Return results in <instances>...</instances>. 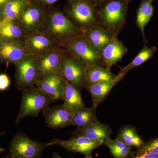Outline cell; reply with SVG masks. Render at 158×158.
<instances>
[{
  "label": "cell",
  "mask_w": 158,
  "mask_h": 158,
  "mask_svg": "<svg viewBox=\"0 0 158 158\" xmlns=\"http://www.w3.org/2000/svg\"><path fill=\"white\" fill-rule=\"evenodd\" d=\"M116 76L112 73L111 68L109 67L101 65L87 66L85 88L93 84L113 80Z\"/></svg>",
  "instance_id": "44dd1931"
},
{
  "label": "cell",
  "mask_w": 158,
  "mask_h": 158,
  "mask_svg": "<svg viewBox=\"0 0 158 158\" xmlns=\"http://www.w3.org/2000/svg\"><path fill=\"white\" fill-rule=\"evenodd\" d=\"M155 1V0H152L153 2V1Z\"/></svg>",
  "instance_id": "8d00e7d4"
},
{
  "label": "cell",
  "mask_w": 158,
  "mask_h": 158,
  "mask_svg": "<svg viewBox=\"0 0 158 158\" xmlns=\"http://www.w3.org/2000/svg\"><path fill=\"white\" fill-rule=\"evenodd\" d=\"M116 138L131 149L133 147L139 148L144 143L142 138L138 135L137 128L130 125L120 128L118 130Z\"/></svg>",
  "instance_id": "d4e9b609"
},
{
  "label": "cell",
  "mask_w": 158,
  "mask_h": 158,
  "mask_svg": "<svg viewBox=\"0 0 158 158\" xmlns=\"http://www.w3.org/2000/svg\"><path fill=\"white\" fill-rule=\"evenodd\" d=\"M35 2L46 6H52L59 0H33Z\"/></svg>",
  "instance_id": "1f68e13d"
},
{
  "label": "cell",
  "mask_w": 158,
  "mask_h": 158,
  "mask_svg": "<svg viewBox=\"0 0 158 158\" xmlns=\"http://www.w3.org/2000/svg\"><path fill=\"white\" fill-rule=\"evenodd\" d=\"M104 144L110 149L111 155L113 158H130L132 151L131 148L127 146L117 138L110 139L106 141Z\"/></svg>",
  "instance_id": "83f0119b"
},
{
  "label": "cell",
  "mask_w": 158,
  "mask_h": 158,
  "mask_svg": "<svg viewBox=\"0 0 158 158\" xmlns=\"http://www.w3.org/2000/svg\"><path fill=\"white\" fill-rule=\"evenodd\" d=\"M32 0H10L0 7V19L15 22Z\"/></svg>",
  "instance_id": "ffe728a7"
},
{
  "label": "cell",
  "mask_w": 158,
  "mask_h": 158,
  "mask_svg": "<svg viewBox=\"0 0 158 158\" xmlns=\"http://www.w3.org/2000/svg\"><path fill=\"white\" fill-rule=\"evenodd\" d=\"M48 147L47 143L33 141L23 133H17L12 138L6 158H39L44 149Z\"/></svg>",
  "instance_id": "5b68a950"
},
{
  "label": "cell",
  "mask_w": 158,
  "mask_h": 158,
  "mask_svg": "<svg viewBox=\"0 0 158 158\" xmlns=\"http://www.w3.org/2000/svg\"><path fill=\"white\" fill-rule=\"evenodd\" d=\"M10 1V0H0V7L5 5V4Z\"/></svg>",
  "instance_id": "836d02e7"
},
{
  "label": "cell",
  "mask_w": 158,
  "mask_h": 158,
  "mask_svg": "<svg viewBox=\"0 0 158 158\" xmlns=\"http://www.w3.org/2000/svg\"><path fill=\"white\" fill-rule=\"evenodd\" d=\"M113 131L109 125L101 123L99 121L83 128H77L73 135L85 136L94 141L104 144L111 139Z\"/></svg>",
  "instance_id": "d6986e66"
},
{
  "label": "cell",
  "mask_w": 158,
  "mask_h": 158,
  "mask_svg": "<svg viewBox=\"0 0 158 158\" xmlns=\"http://www.w3.org/2000/svg\"><path fill=\"white\" fill-rule=\"evenodd\" d=\"M45 123L52 129H60L72 126L73 112L64 104L48 107L43 111Z\"/></svg>",
  "instance_id": "7c38bea8"
},
{
  "label": "cell",
  "mask_w": 158,
  "mask_h": 158,
  "mask_svg": "<svg viewBox=\"0 0 158 158\" xmlns=\"http://www.w3.org/2000/svg\"><path fill=\"white\" fill-rule=\"evenodd\" d=\"M36 86L52 99L56 101L62 100L64 91V80L59 74L40 78Z\"/></svg>",
  "instance_id": "2e32d148"
},
{
  "label": "cell",
  "mask_w": 158,
  "mask_h": 158,
  "mask_svg": "<svg viewBox=\"0 0 158 158\" xmlns=\"http://www.w3.org/2000/svg\"><path fill=\"white\" fill-rule=\"evenodd\" d=\"M124 77L123 75L118 73L113 80L96 83L87 87L86 89L91 96L92 106L97 108L109 95L114 86Z\"/></svg>",
  "instance_id": "ac0fdd59"
},
{
  "label": "cell",
  "mask_w": 158,
  "mask_h": 158,
  "mask_svg": "<svg viewBox=\"0 0 158 158\" xmlns=\"http://www.w3.org/2000/svg\"><path fill=\"white\" fill-rule=\"evenodd\" d=\"M152 2V0H141L137 11L136 25L141 31L144 44H146L148 42L144 34L145 27L152 17L154 14Z\"/></svg>",
  "instance_id": "603a6c76"
},
{
  "label": "cell",
  "mask_w": 158,
  "mask_h": 158,
  "mask_svg": "<svg viewBox=\"0 0 158 158\" xmlns=\"http://www.w3.org/2000/svg\"><path fill=\"white\" fill-rule=\"evenodd\" d=\"M76 86L64 80V91L62 100L73 112L85 107L81 94Z\"/></svg>",
  "instance_id": "7402d4cb"
},
{
  "label": "cell",
  "mask_w": 158,
  "mask_h": 158,
  "mask_svg": "<svg viewBox=\"0 0 158 158\" xmlns=\"http://www.w3.org/2000/svg\"><path fill=\"white\" fill-rule=\"evenodd\" d=\"M87 66L64 49L59 74L63 80L81 90L85 88Z\"/></svg>",
  "instance_id": "8992f818"
},
{
  "label": "cell",
  "mask_w": 158,
  "mask_h": 158,
  "mask_svg": "<svg viewBox=\"0 0 158 158\" xmlns=\"http://www.w3.org/2000/svg\"><path fill=\"white\" fill-rule=\"evenodd\" d=\"M3 135H4V133H0V137H1V136H3ZM6 151H7V150H6L4 149V148H2L1 147V146H0V153H1L5 152Z\"/></svg>",
  "instance_id": "e575fe53"
},
{
  "label": "cell",
  "mask_w": 158,
  "mask_h": 158,
  "mask_svg": "<svg viewBox=\"0 0 158 158\" xmlns=\"http://www.w3.org/2000/svg\"><path fill=\"white\" fill-rule=\"evenodd\" d=\"M137 151L140 152H150L158 153V138H152L147 142H144Z\"/></svg>",
  "instance_id": "f1b7e54d"
},
{
  "label": "cell",
  "mask_w": 158,
  "mask_h": 158,
  "mask_svg": "<svg viewBox=\"0 0 158 158\" xmlns=\"http://www.w3.org/2000/svg\"><path fill=\"white\" fill-rule=\"evenodd\" d=\"M97 108L92 106H86L74 111L72 116V126L77 128H83L98 121L96 115Z\"/></svg>",
  "instance_id": "cb8c5ba5"
},
{
  "label": "cell",
  "mask_w": 158,
  "mask_h": 158,
  "mask_svg": "<svg viewBox=\"0 0 158 158\" xmlns=\"http://www.w3.org/2000/svg\"><path fill=\"white\" fill-rule=\"evenodd\" d=\"M10 81L9 77L6 74H0V90L4 91L9 88Z\"/></svg>",
  "instance_id": "4dcf8cb0"
},
{
  "label": "cell",
  "mask_w": 158,
  "mask_h": 158,
  "mask_svg": "<svg viewBox=\"0 0 158 158\" xmlns=\"http://www.w3.org/2000/svg\"><path fill=\"white\" fill-rule=\"evenodd\" d=\"M28 54L22 40H0V62L15 64Z\"/></svg>",
  "instance_id": "9a60e30c"
},
{
  "label": "cell",
  "mask_w": 158,
  "mask_h": 158,
  "mask_svg": "<svg viewBox=\"0 0 158 158\" xmlns=\"http://www.w3.org/2000/svg\"><path fill=\"white\" fill-rule=\"evenodd\" d=\"M131 158H158V153L150 152H140L138 151H132Z\"/></svg>",
  "instance_id": "f546056e"
},
{
  "label": "cell",
  "mask_w": 158,
  "mask_h": 158,
  "mask_svg": "<svg viewBox=\"0 0 158 158\" xmlns=\"http://www.w3.org/2000/svg\"><path fill=\"white\" fill-rule=\"evenodd\" d=\"M131 0H111L97 8L98 25L118 37L127 23V15Z\"/></svg>",
  "instance_id": "6da1fadb"
},
{
  "label": "cell",
  "mask_w": 158,
  "mask_h": 158,
  "mask_svg": "<svg viewBox=\"0 0 158 158\" xmlns=\"http://www.w3.org/2000/svg\"><path fill=\"white\" fill-rule=\"evenodd\" d=\"M96 9L92 0H67L63 12L82 32L97 25Z\"/></svg>",
  "instance_id": "277c9868"
},
{
  "label": "cell",
  "mask_w": 158,
  "mask_h": 158,
  "mask_svg": "<svg viewBox=\"0 0 158 158\" xmlns=\"http://www.w3.org/2000/svg\"><path fill=\"white\" fill-rule=\"evenodd\" d=\"M0 36H1V28H0Z\"/></svg>",
  "instance_id": "d590c367"
},
{
  "label": "cell",
  "mask_w": 158,
  "mask_h": 158,
  "mask_svg": "<svg viewBox=\"0 0 158 158\" xmlns=\"http://www.w3.org/2000/svg\"><path fill=\"white\" fill-rule=\"evenodd\" d=\"M82 34L94 49L99 54L107 44L116 37L98 25L83 31Z\"/></svg>",
  "instance_id": "e0dca14e"
},
{
  "label": "cell",
  "mask_w": 158,
  "mask_h": 158,
  "mask_svg": "<svg viewBox=\"0 0 158 158\" xmlns=\"http://www.w3.org/2000/svg\"><path fill=\"white\" fill-rule=\"evenodd\" d=\"M21 91V102L19 113L15 120L16 123L27 116L37 117L40 112L56 102L50 98L36 86L23 88Z\"/></svg>",
  "instance_id": "3957f363"
},
{
  "label": "cell",
  "mask_w": 158,
  "mask_h": 158,
  "mask_svg": "<svg viewBox=\"0 0 158 158\" xmlns=\"http://www.w3.org/2000/svg\"><path fill=\"white\" fill-rule=\"evenodd\" d=\"M92 2L96 6L97 8L100 7L103 5H104L106 3L110 2L111 0H92Z\"/></svg>",
  "instance_id": "d6a6232c"
},
{
  "label": "cell",
  "mask_w": 158,
  "mask_h": 158,
  "mask_svg": "<svg viewBox=\"0 0 158 158\" xmlns=\"http://www.w3.org/2000/svg\"><path fill=\"white\" fill-rule=\"evenodd\" d=\"M127 52L123 43L115 37L100 52L101 65L111 68L122 60Z\"/></svg>",
  "instance_id": "5bb4252c"
},
{
  "label": "cell",
  "mask_w": 158,
  "mask_h": 158,
  "mask_svg": "<svg viewBox=\"0 0 158 158\" xmlns=\"http://www.w3.org/2000/svg\"><path fill=\"white\" fill-rule=\"evenodd\" d=\"M47 10L46 6L32 0L16 22L25 34L44 30Z\"/></svg>",
  "instance_id": "ba28073f"
},
{
  "label": "cell",
  "mask_w": 158,
  "mask_h": 158,
  "mask_svg": "<svg viewBox=\"0 0 158 158\" xmlns=\"http://www.w3.org/2000/svg\"><path fill=\"white\" fill-rule=\"evenodd\" d=\"M47 144L48 146L58 145L69 152L83 154L87 158H92L93 151L103 144L80 135H73L71 138L65 140L54 138Z\"/></svg>",
  "instance_id": "8fae6325"
},
{
  "label": "cell",
  "mask_w": 158,
  "mask_h": 158,
  "mask_svg": "<svg viewBox=\"0 0 158 158\" xmlns=\"http://www.w3.org/2000/svg\"><path fill=\"white\" fill-rule=\"evenodd\" d=\"M63 50L58 47L37 58L38 79L49 75L59 74L62 63Z\"/></svg>",
  "instance_id": "4fadbf2b"
},
{
  "label": "cell",
  "mask_w": 158,
  "mask_h": 158,
  "mask_svg": "<svg viewBox=\"0 0 158 158\" xmlns=\"http://www.w3.org/2000/svg\"><path fill=\"white\" fill-rule=\"evenodd\" d=\"M61 47L87 66L101 65L100 54L94 49L82 34L68 40Z\"/></svg>",
  "instance_id": "52a82bcc"
},
{
  "label": "cell",
  "mask_w": 158,
  "mask_h": 158,
  "mask_svg": "<svg viewBox=\"0 0 158 158\" xmlns=\"http://www.w3.org/2000/svg\"><path fill=\"white\" fill-rule=\"evenodd\" d=\"M44 30L59 47L82 33L63 11L56 8L48 9Z\"/></svg>",
  "instance_id": "7a4b0ae2"
},
{
  "label": "cell",
  "mask_w": 158,
  "mask_h": 158,
  "mask_svg": "<svg viewBox=\"0 0 158 158\" xmlns=\"http://www.w3.org/2000/svg\"><path fill=\"white\" fill-rule=\"evenodd\" d=\"M156 51L157 48L156 47H148L146 44H144V47L138 53L132 61L121 68L118 73L125 76L130 70L138 67L148 60L152 58Z\"/></svg>",
  "instance_id": "4316f807"
},
{
  "label": "cell",
  "mask_w": 158,
  "mask_h": 158,
  "mask_svg": "<svg viewBox=\"0 0 158 158\" xmlns=\"http://www.w3.org/2000/svg\"><path fill=\"white\" fill-rule=\"evenodd\" d=\"M23 40L28 54L37 58L59 47L44 30L26 33Z\"/></svg>",
  "instance_id": "30bf717a"
},
{
  "label": "cell",
  "mask_w": 158,
  "mask_h": 158,
  "mask_svg": "<svg viewBox=\"0 0 158 158\" xmlns=\"http://www.w3.org/2000/svg\"><path fill=\"white\" fill-rule=\"evenodd\" d=\"M0 40H22L24 31L16 21H8L0 19Z\"/></svg>",
  "instance_id": "484cf974"
},
{
  "label": "cell",
  "mask_w": 158,
  "mask_h": 158,
  "mask_svg": "<svg viewBox=\"0 0 158 158\" xmlns=\"http://www.w3.org/2000/svg\"><path fill=\"white\" fill-rule=\"evenodd\" d=\"M14 64L15 86L18 90L36 86L38 80L37 58L28 55Z\"/></svg>",
  "instance_id": "9c48e42d"
}]
</instances>
